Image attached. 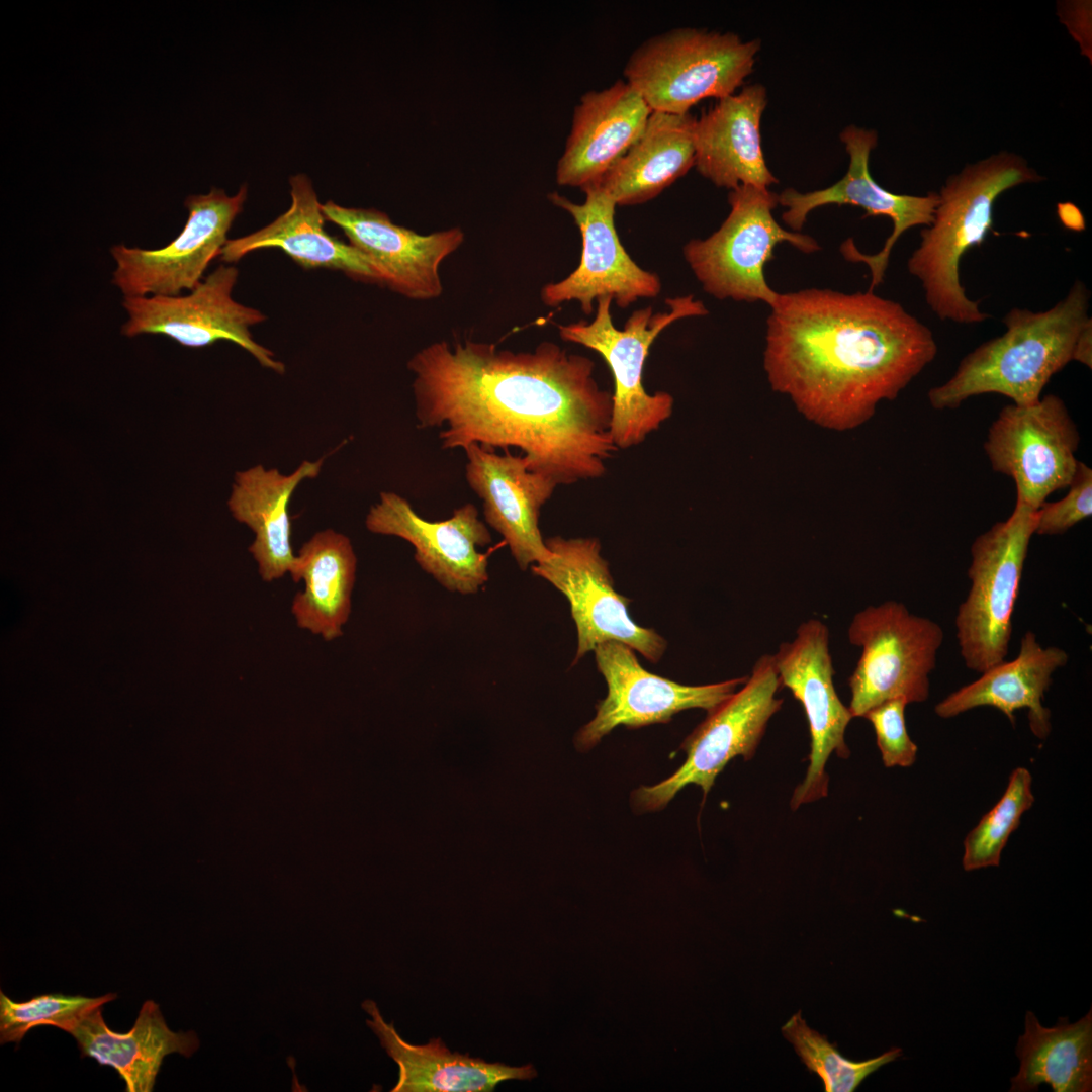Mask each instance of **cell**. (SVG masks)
<instances>
[{
	"label": "cell",
	"mask_w": 1092,
	"mask_h": 1092,
	"mask_svg": "<svg viewBox=\"0 0 1092 1092\" xmlns=\"http://www.w3.org/2000/svg\"><path fill=\"white\" fill-rule=\"evenodd\" d=\"M419 428L442 427V448L517 447L557 485L599 478L618 450L613 400L594 362L552 342L513 352L464 340L432 343L407 362Z\"/></svg>",
	"instance_id": "6da1fadb"
},
{
	"label": "cell",
	"mask_w": 1092,
	"mask_h": 1092,
	"mask_svg": "<svg viewBox=\"0 0 1092 1092\" xmlns=\"http://www.w3.org/2000/svg\"><path fill=\"white\" fill-rule=\"evenodd\" d=\"M766 324L763 363L772 389L835 430L869 420L937 354L927 326L869 289L780 293Z\"/></svg>",
	"instance_id": "7a4b0ae2"
},
{
	"label": "cell",
	"mask_w": 1092,
	"mask_h": 1092,
	"mask_svg": "<svg viewBox=\"0 0 1092 1092\" xmlns=\"http://www.w3.org/2000/svg\"><path fill=\"white\" fill-rule=\"evenodd\" d=\"M1045 178L1014 153L1001 151L950 175L940 191L933 220L921 231L919 246L907 262L931 311L941 321L971 325L990 315L971 300L961 284L960 264L993 228V209L1005 191Z\"/></svg>",
	"instance_id": "3957f363"
},
{
	"label": "cell",
	"mask_w": 1092,
	"mask_h": 1092,
	"mask_svg": "<svg viewBox=\"0 0 1092 1092\" xmlns=\"http://www.w3.org/2000/svg\"><path fill=\"white\" fill-rule=\"evenodd\" d=\"M1089 300V289L1076 280L1048 310L1010 309L1002 320L1006 331L967 354L947 381L928 391L931 406L957 408L985 393L1019 406L1036 403L1052 376L1073 360L1082 331L1092 323Z\"/></svg>",
	"instance_id": "277c9868"
},
{
	"label": "cell",
	"mask_w": 1092,
	"mask_h": 1092,
	"mask_svg": "<svg viewBox=\"0 0 1092 1092\" xmlns=\"http://www.w3.org/2000/svg\"><path fill=\"white\" fill-rule=\"evenodd\" d=\"M760 44L733 32L676 27L639 44L623 73L652 111L687 114L705 98L734 94L753 72Z\"/></svg>",
	"instance_id": "5b68a950"
},
{
	"label": "cell",
	"mask_w": 1092,
	"mask_h": 1092,
	"mask_svg": "<svg viewBox=\"0 0 1092 1092\" xmlns=\"http://www.w3.org/2000/svg\"><path fill=\"white\" fill-rule=\"evenodd\" d=\"M665 302L667 311L654 312L652 307L635 310L620 330L612 322V298L604 296L597 299V312L590 323L558 326L563 341L598 352L610 367L615 384L611 434L618 449L640 445L673 412L670 393L650 394L643 386V368L652 343L672 323L708 313L704 303L691 294L667 298Z\"/></svg>",
	"instance_id": "8992f818"
},
{
	"label": "cell",
	"mask_w": 1092,
	"mask_h": 1092,
	"mask_svg": "<svg viewBox=\"0 0 1092 1092\" xmlns=\"http://www.w3.org/2000/svg\"><path fill=\"white\" fill-rule=\"evenodd\" d=\"M730 212L710 237L693 239L684 256L703 289L718 299L764 301L774 305L780 293L767 284L764 266L774 250L787 242L810 254L820 249L810 236L789 232L772 215L778 194L752 185H740L728 194Z\"/></svg>",
	"instance_id": "52a82bcc"
},
{
	"label": "cell",
	"mask_w": 1092,
	"mask_h": 1092,
	"mask_svg": "<svg viewBox=\"0 0 1092 1092\" xmlns=\"http://www.w3.org/2000/svg\"><path fill=\"white\" fill-rule=\"evenodd\" d=\"M1036 511L1015 504L1009 518L979 535L971 546V587L958 608L957 640L965 665L983 673L1005 660Z\"/></svg>",
	"instance_id": "ba28073f"
},
{
	"label": "cell",
	"mask_w": 1092,
	"mask_h": 1092,
	"mask_svg": "<svg viewBox=\"0 0 1092 1092\" xmlns=\"http://www.w3.org/2000/svg\"><path fill=\"white\" fill-rule=\"evenodd\" d=\"M848 639L862 650L848 679L853 718L888 700L903 698L910 704L928 699L929 676L944 639L939 624L890 600L856 613Z\"/></svg>",
	"instance_id": "9c48e42d"
},
{
	"label": "cell",
	"mask_w": 1092,
	"mask_h": 1092,
	"mask_svg": "<svg viewBox=\"0 0 1092 1092\" xmlns=\"http://www.w3.org/2000/svg\"><path fill=\"white\" fill-rule=\"evenodd\" d=\"M782 688L772 655H761L743 687L707 715L684 740L687 758L669 778L639 787L631 796L638 812L662 810L686 786L701 787L706 797L717 776L736 756L749 760L755 754L768 721L781 709L777 698Z\"/></svg>",
	"instance_id": "30bf717a"
},
{
	"label": "cell",
	"mask_w": 1092,
	"mask_h": 1092,
	"mask_svg": "<svg viewBox=\"0 0 1092 1092\" xmlns=\"http://www.w3.org/2000/svg\"><path fill=\"white\" fill-rule=\"evenodd\" d=\"M548 560L531 566L532 572L561 592L570 604L577 630L573 663L607 641H619L656 663L666 641L656 631L636 624L628 613L630 600L614 588L608 562L596 538L545 540Z\"/></svg>",
	"instance_id": "8fae6325"
},
{
	"label": "cell",
	"mask_w": 1092,
	"mask_h": 1092,
	"mask_svg": "<svg viewBox=\"0 0 1092 1092\" xmlns=\"http://www.w3.org/2000/svg\"><path fill=\"white\" fill-rule=\"evenodd\" d=\"M1078 429L1055 394L1027 406H1004L989 428L984 450L993 470L1011 477L1016 504L1038 510L1054 491L1069 487L1078 465Z\"/></svg>",
	"instance_id": "7c38bea8"
},
{
	"label": "cell",
	"mask_w": 1092,
	"mask_h": 1092,
	"mask_svg": "<svg viewBox=\"0 0 1092 1092\" xmlns=\"http://www.w3.org/2000/svg\"><path fill=\"white\" fill-rule=\"evenodd\" d=\"M238 275L235 266L220 265L187 295L123 298L128 317L121 327L122 335L160 334L190 348L225 340L248 351L263 367L284 373V364L254 341L250 332L266 316L233 298Z\"/></svg>",
	"instance_id": "4fadbf2b"
},
{
	"label": "cell",
	"mask_w": 1092,
	"mask_h": 1092,
	"mask_svg": "<svg viewBox=\"0 0 1092 1092\" xmlns=\"http://www.w3.org/2000/svg\"><path fill=\"white\" fill-rule=\"evenodd\" d=\"M247 193L243 185L234 196L215 188L207 194L189 196L185 201L188 218L184 229L163 248L148 250L122 244L111 247L115 262L112 283L123 298L176 296L182 290L194 289L210 262L219 257Z\"/></svg>",
	"instance_id": "5bb4252c"
},
{
	"label": "cell",
	"mask_w": 1092,
	"mask_h": 1092,
	"mask_svg": "<svg viewBox=\"0 0 1092 1092\" xmlns=\"http://www.w3.org/2000/svg\"><path fill=\"white\" fill-rule=\"evenodd\" d=\"M840 139L849 156L846 174L833 185L820 190L801 193L792 188L785 189L778 194V202L787 208L782 214L783 221L795 232L802 230L812 210L830 204H849L862 208L866 216L889 217L893 230L878 253L868 255L860 252L852 239L846 240L840 247L846 260L864 263L870 268L869 290L874 291L884 280L896 242L911 228L931 224L939 196L933 191L924 196L895 194L872 178L869 161L872 150L878 144L875 130L852 124L843 129Z\"/></svg>",
	"instance_id": "9a60e30c"
},
{
	"label": "cell",
	"mask_w": 1092,
	"mask_h": 1092,
	"mask_svg": "<svg viewBox=\"0 0 1092 1092\" xmlns=\"http://www.w3.org/2000/svg\"><path fill=\"white\" fill-rule=\"evenodd\" d=\"M583 203L552 192L549 200L565 210L577 225L582 241L580 262L566 278L541 288L542 302L555 307L576 300L584 314L594 311V301L609 296L625 308L639 298L656 297L659 277L639 267L620 242L615 226L616 202L599 184L587 185Z\"/></svg>",
	"instance_id": "2e32d148"
},
{
	"label": "cell",
	"mask_w": 1092,
	"mask_h": 1092,
	"mask_svg": "<svg viewBox=\"0 0 1092 1092\" xmlns=\"http://www.w3.org/2000/svg\"><path fill=\"white\" fill-rule=\"evenodd\" d=\"M594 652L608 693L597 704L594 719L575 736L574 743L580 751L596 746L619 725L636 729L668 723L675 714L695 708L709 714L748 678L743 676L716 684L687 686L644 669L634 649L622 642H604Z\"/></svg>",
	"instance_id": "e0dca14e"
},
{
	"label": "cell",
	"mask_w": 1092,
	"mask_h": 1092,
	"mask_svg": "<svg viewBox=\"0 0 1092 1092\" xmlns=\"http://www.w3.org/2000/svg\"><path fill=\"white\" fill-rule=\"evenodd\" d=\"M772 658L782 688H788L804 708L811 737L809 766L791 800L796 810L827 796L825 765L834 752L848 757L844 736L853 717L835 691L829 629L824 622L809 619L801 623L795 638L781 643Z\"/></svg>",
	"instance_id": "ac0fdd59"
},
{
	"label": "cell",
	"mask_w": 1092,
	"mask_h": 1092,
	"mask_svg": "<svg viewBox=\"0 0 1092 1092\" xmlns=\"http://www.w3.org/2000/svg\"><path fill=\"white\" fill-rule=\"evenodd\" d=\"M365 524L372 533L412 544L419 566L449 592L475 594L488 580L487 555L477 548L488 545L491 535L473 504L455 509L447 520L431 522L419 516L405 498L382 492Z\"/></svg>",
	"instance_id": "d6986e66"
},
{
	"label": "cell",
	"mask_w": 1092,
	"mask_h": 1092,
	"mask_svg": "<svg viewBox=\"0 0 1092 1092\" xmlns=\"http://www.w3.org/2000/svg\"><path fill=\"white\" fill-rule=\"evenodd\" d=\"M322 211L369 260L382 285L415 300L442 294L439 268L464 241L459 226L421 235L374 208L344 207L329 200L322 204Z\"/></svg>",
	"instance_id": "ffe728a7"
},
{
	"label": "cell",
	"mask_w": 1092,
	"mask_h": 1092,
	"mask_svg": "<svg viewBox=\"0 0 1092 1092\" xmlns=\"http://www.w3.org/2000/svg\"><path fill=\"white\" fill-rule=\"evenodd\" d=\"M465 477L482 500L486 523L503 536L522 570L551 556L539 529L542 506L557 484L530 471L524 456L496 454L472 443L464 448Z\"/></svg>",
	"instance_id": "44dd1931"
},
{
	"label": "cell",
	"mask_w": 1092,
	"mask_h": 1092,
	"mask_svg": "<svg viewBox=\"0 0 1092 1092\" xmlns=\"http://www.w3.org/2000/svg\"><path fill=\"white\" fill-rule=\"evenodd\" d=\"M651 113L625 80L585 92L574 107L571 130L557 163L558 185L581 189L600 182L641 136Z\"/></svg>",
	"instance_id": "7402d4cb"
},
{
	"label": "cell",
	"mask_w": 1092,
	"mask_h": 1092,
	"mask_svg": "<svg viewBox=\"0 0 1092 1092\" xmlns=\"http://www.w3.org/2000/svg\"><path fill=\"white\" fill-rule=\"evenodd\" d=\"M766 89L751 84L718 102L694 124L695 167L718 187L768 188L778 179L768 169L760 135Z\"/></svg>",
	"instance_id": "603a6c76"
},
{
	"label": "cell",
	"mask_w": 1092,
	"mask_h": 1092,
	"mask_svg": "<svg viewBox=\"0 0 1092 1092\" xmlns=\"http://www.w3.org/2000/svg\"><path fill=\"white\" fill-rule=\"evenodd\" d=\"M289 182V209L261 230L228 240L219 253L220 260L234 263L254 251L277 248L305 269L338 270L357 281L381 284L364 255L326 232V218L311 180L297 174Z\"/></svg>",
	"instance_id": "cb8c5ba5"
},
{
	"label": "cell",
	"mask_w": 1092,
	"mask_h": 1092,
	"mask_svg": "<svg viewBox=\"0 0 1092 1092\" xmlns=\"http://www.w3.org/2000/svg\"><path fill=\"white\" fill-rule=\"evenodd\" d=\"M1068 653L1058 647H1043L1032 631L1020 640L1017 657L1002 661L982 673L977 680L952 692L934 708L940 718H952L971 709L990 706L1000 710L1015 725L1014 712L1028 709L1031 732L1045 739L1052 729L1051 712L1043 707L1044 693L1053 674L1068 662Z\"/></svg>",
	"instance_id": "d4e9b609"
},
{
	"label": "cell",
	"mask_w": 1092,
	"mask_h": 1092,
	"mask_svg": "<svg viewBox=\"0 0 1092 1092\" xmlns=\"http://www.w3.org/2000/svg\"><path fill=\"white\" fill-rule=\"evenodd\" d=\"M68 1033L75 1038L82 1056L112 1067L125 1082L126 1092L153 1091L167 1055L178 1053L188 1058L199 1048L194 1031L174 1032L168 1027L153 1000L144 1002L133 1026L125 1033L106 1025L102 1007L84 1016Z\"/></svg>",
	"instance_id": "484cf974"
},
{
	"label": "cell",
	"mask_w": 1092,
	"mask_h": 1092,
	"mask_svg": "<svg viewBox=\"0 0 1092 1092\" xmlns=\"http://www.w3.org/2000/svg\"><path fill=\"white\" fill-rule=\"evenodd\" d=\"M362 1007L372 1017L366 1023L399 1067L398 1082L392 1092H488L500 1082L531 1080L537 1076L531 1064L513 1067L451 1053L440 1038L424 1045L411 1044L400 1037L392 1023L384 1021L374 1001L365 1000Z\"/></svg>",
	"instance_id": "4316f807"
},
{
	"label": "cell",
	"mask_w": 1092,
	"mask_h": 1092,
	"mask_svg": "<svg viewBox=\"0 0 1092 1092\" xmlns=\"http://www.w3.org/2000/svg\"><path fill=\"white\" fill-rule=\"evenodd\" d=\"M324 458L303 461L289 475L256 465L235 477L230 510L236 520L255 534L249 551L261 578L271 582L290 573L296 559L291 545L290 497L298 484L318 475Z\"/></svg>",
	"instance_id": "83f0119b"
},
{
	"label": "cell",
	"mask_w": 1092,
	"mask_h": 1092,
	"mask_svg": "<svg viewBox=\"0 0 1092 1092\" xmlns=\"http://www.w3.org/2000/svg\"><path fill=\"white\" fill-rule=\"evenodd\" d=\"M357 558L348 537L333 530L314 534L299 549L289 573L304 581L292 602L299 628L332 641L343 634L351 612Z\"/></svg>",
	"instance_id": "f1b7e54d"
},
{
	"label": "cell",
	"mask_w": 1092,
	"mask_h": 1092,
	"mask_svg": "<svg viewBox=\"0 0 1092 1092\" xmlns=\"http://www.w3.org/2000/svg\"><path fill=\"white\" fill-rule=\"evenodd\" d=\"M696 117L652 111L641 136L598 182L617 205L656 197L695 165Z\"/></svg>",
	"instance_id": "f546056e"
},
{
	"label": "cell",
	"mask_w": 1092,
	"mask_h": 1092,
	"mask_svg": "<svg viewBox=\"0 0 1092 1092\" xmlns=\"http://www.w3.org/2000/svg\"><path fill=\"white\" fill-rule=\"evenodd\" d=\"M1015 1052L1020 1068L1011 1079L1010 1091H1036L1043 1083L1055 1092L1091 1091L1092 1009L1075 1023L1060 1017L1053 1027L1042 1026L1027 1011L1025 1031Z\"/></svg>",
	"instance_id": "4dcf8cb0"
},
{
	"label": "cell",
	"mask_w": 1092,
	"mask_h": 1092,
	"mask_svg": "<svg viewBox=\"0 0 1092 1092\" xmlns=\"http://www.w3.org/2000/svg\"><path fill=\"white\" fill-rule=\"evenodd\" d=\"M782 1033L808 1070L821 1078L826 1092L854 1091L869 1075L902 1054L899 1048H893L867 1061L847 1060L825 1036L807 1025L801 1011L783 1025Z\"/></svg>",
	"instance_id": "1f68e13d"
},
{
	"label": "cell",
	"mask_w": 1092,
	"mask_h": 1092,
	"mask_svg": "<svg viewBox=\"0 0 1092 1092\" xmlns=\"http://www.w3.org/2000/svg\"><path fill=\"white\" fill-rule=\"evenodd\" d=\"M1031 775L1024 767L1014 769L998 803L986 813L964 841L963 867L973 871L1000 863L1002 849L1020 818L1034 802Z\"/></svg>",
	"instance_id": "d6a6232c"
},
{
	"label": "cell",
	"mask_w": 1092,
	"mask_h": 1092,
	"mask_svg": "<svg viewBox=\"0 0 1092 1092\" xmlns=\"http://www.w3.org/2000/svg\"><path fill=\"white\" fill-rule=\"evenodd\" d=\"M115 993L99 997L43 994L15 1002L0 992V1042H20L33 1027L52 1025L69 1032L84 1016L116 999Z\"/></svg>",
	"instance_id": "836d02e7"
},
{
	"label": "cell",
	"mask_w": 1092,
	"mask_h": 1092,
	"mask_svg": "<svg viewBox=\"0 0 1092 1092\" xmlns=\"http://www.w3.org/2000/svg\"><path fill=\"white\" fill-rule=\"evenodd\" d=\"M903 698L888 700L870 709L863 718L874 727L877 745L887 767L912 765L916 759L917 745L907 733Z\"/></svg>",
	"instance_id": "e575fe53"
},
{
	"label": "cell",
	"mask_w": 1092,
	"mask_h": 1092,
	"mask_svg": "<svg viewBox=\"0 0 1092 1092\" xmlns=\"http://www.w3.org/2000/svg\"><path fill=\"white\" fill-rule=\"evenodd\" d=\"M1068 493L1055 503L1044 502L1036 511L1034 534L1061 535L1092 514V470L1078 462Z\"/></svg>",
	"instance_id": "d590c367"
},
{
	"label": "cell",
	"mask_w": 1092,
	"mask_h": 1092,
	"mask_svg": "<svg viewBox=\"0 0 1092 1092\" xmlns=\"http://www.w3.org/2000/svg\"><path fill=\"white\" fill-rule=\"evenodd\" d=\"M1073 361H1078L1091 369L1092 367V323L1082 331L1073 355Z\"/></svg>",
	"instance_id": "8d00e7d4"
}]
</instances>
